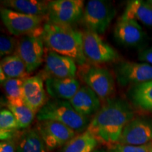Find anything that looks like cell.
Here are the masks:
<instances>
[{"label": "cell", "mask_w": 152, "mask_h": 152, "mask_svg": "<svg viewBox=\"0 0 152 152\" xmlns=\"http://www.w3.org/2000/svg\"><path fill=\"white\" fill-rule=\"evenodd\" d=\"M113 34L118 42L127 47L139 46L147 38V34L139 23L121 17L115 25Z\"/></svg>", "instance_id": "5bb4252c"}, {"label": "cell", "mask_w": 152, "mask_h": 152, "mask_svg": "<svg viewBox=\"0 0 152 152\" xmlns=\"http://www.w3.org/2000/svg\"><path fill=\"white\" fill-rule=\"evenodd\" d=\"M147 2L149 4V6L151 7V9H152V0H147Z\"/></svg>", "instance_id": "1f68e13d"}, {"label": "cell", "mask_w": 152, "mask_h": 152, "mask_svg": "<svg viewBox=\"0 0 152 152\" xmlns=\"http://www.w3.org/2000/svg\"><path fill=\"white\" fill-rule=\"evenodd\" d=\"M44 45L49 51L69 57L76 64L85 65L87 61L83 47V33L71 26H60L47 21L42 35Z\"/></svg>", "instance_id": "7a4b0ae2"}, {"label": "cell", "mask_w": 152, "mask_h": 152, "mask_svg": "<svg viewBox=\"0 0 152 152\" xmlns=\"http://www.w3.org/2000/svg\"><path fill=\"white\" fill-rule=\"evenodd\" d=\"M44 72L48 77L56 78H75L76 63L69 57L62 56L48 50L45 57Z\"/></svg>", "instance_id": "4fadbf2b"}, {"label": "cell", "mask_w": 152, "mask_h": 152, "mask_svg": "<svg viewBox=\"0 0 152 152\" xmlns=\"http://www.w3.org/2000/svg\"><path fill=\"white\" fill-rule=\"evenodd\" d=\"M151 147V143L143 146L125 145L117 143L110 147L109 152H149Z\"/></svg>", "instance_id": "83f0119b"}, {"label": "cell", "mask_w": 152, "mask_h": 152, "mask_svg": "<svg viewBox=\"0 0 152 152\" xmlns=\"http://www.w3.org/2000/svg\"><path fill=\"white\" fill-rule=\"evenodd\" d=\"M128 96L136 107L152 112V80L132 86Z\"/></svg>", "instance_id": "ffe728a7"}, {"label": "cell", "mask_w": 152, "mask_h": 152, "mask_svg": "<svg viewBox=\"0 0 152 152\" xmlns=\"http://www.w3.org/2000/svg\"><path fill=\"white\" fill-rule=\"evenodd\" d=\"M45 83L47 92L54 99L69 101L80 87L76 78L47 77Z\"/></svg>", "instance_id": "e0dca14e"}, {"label": "cell", "mask_w": 152, "mask_h": 152, "mask_svg": "<svg viewBox=\"0 0 152 152\" xmlns=\"http://www.w3.org/2000/svg\"><path fill=\"white\" fill-rule=\"evenodd\" d=\"M7 79V76H6V75L4 74V73L3 72L2 70L0 68V80H1V84H3L4 82Z\"/></svg>", "instance_id": "4dcf8cb0"}, {"label": "cell", "mask_w": 152, "mask_h": 152, "mask_svg": "<svg viewBox=\"0 0 152 152\" xmlns=\"http://www.w3.org/2000/svg\"><path fill=\"white\" fill-rule=\"evenodd\" d=\"M85 1L82 0H54L49 1L47 21L71 26L83 18Z\"/></svg>", "instance_id": "5b68a950"}, {"label": "cell", "mask_w": 152, "mask_h": 152, "mask_svg": "<svg viewBox=\"0 0 152 152\" xmlns=\"http://www.w3.org/2000/svg\"><path fill=\"white\" fill-rule=\"evenodd\" d=\"M48 149L37 129L24 132L16 145V152H47Z\"/></svg>", "instance_id": "44dd1931"}, {"label": "cell", "mask_w": 152, "mask_h": 152, "mask_svg": "<svg viewBox=\"0 0 152 152\" xmlns=\"http://www.w3.org/2000/svg\"><path fill=\"white\" fill-rule=\"evenodd\" d=\"M152 141V119L146 116L134 118L125 125L118 143L143 146Z\"/></svg>", "instance_id": "30bf717a"}, {"label": "cell", "mask_w": 152, "mask_h": 152, "mask_svg": "<svg viewBox=\"0 0 152 152\" xmlns=\"http://www.w3.org/2000/svg\"><path fill=\"white\" fill-rule=\"evenodd\" d=\"M7 107L16 117L20 129L29 127L35 118L36 113L26 105L23 100L8 102Z\"/></svg>", "instance_id": "cb8c5ba5"}, {"label": "cell", "mask_w": 152, "mask_h": 152, "mask_svg": "<svg viewBox=\"0 0 152 152\" xmlns=\"http://www.w3.org/2000/svg\"><path fill=\"white\" fill-rule=\"evenodd\" d=\"M2 22L9 33L14 36L30 35L42 27V23L47 16H35L17 12L7 8H1Z\"/></svg>", "instance_id": "8992f818"}, {"label": "cell", "mask_w": 152, "mask_h": 152, "mask_svg": "<svg viewBox=\"0 0 152 152\" xmlns=\"http://www.w3.org/2000/svg\"><path fill=\"white\" fill-rule=\"evenodd\" d=\"M4 8L17 12L35 16H47L49 1L39 0H4L1 1Z\"/></svg>", "instance_id": "ac0fdd59"}, {"label": "cell", "mask_w": 152, "mask_h": 152, "mask_svg": "<svg viewBox=\"0 0 152 152\" xmlns=\"http://www.w3.org/2000/svg\"><path fill=\"white\" fill-rule=\"evenodd\" d=\"M132 118L134 111L126 101L109 99L95 114L87 130L98 142L112 146L118 143L123 129Z\"/></svg>", "instance_id": "6da1fadb"}, {"label": "cell", "mask_w": 152, "mask_h": 152, "mask_svg": "<svg viewBox=\"0 0 152 152\" xmlns=\"http://www.w3.org/2000/svg\"><path fill=\"white\" fill-rule=\"evenodd\" d=\"M26 78H7L2 85L8 102L23 100V85Z\"/></svg>", "instance_id": "484cf974"}, {"label": "cell", "mask_w": 152, "mask_h": 152, "mask_svg": "<svg viewBox=\"0 0 152 152\" xmlns=\"http://www.w3.org/2000/svg\"><path fill=\"white\" fill-rule=\"evenodd\" d=\"M17 45L18 42L14 37L5 35H1L0 37V56L4 58L14 54L16 51Z\"/></svg>", "instance_id": "4316f807"}, {"label": "cell", "mask_w": 152, "mask_h": 152, "mask_svg": "<svg viewBox=\"0 0 152 152\" xmlns=\"http://www.w3.org/2000/svg\"><path fill=\"white\" fill-rule=\"evenodd\" d=\"M113 71L121 86H134L152 80V66L147 63L120 61L115 64Z\"/></svg>", "instance_id": "ba28073f"}, {"label": "cell", "mask_w": 152, "mask_h": 152, "mask_svg": "<svg viewBox=\"0 0 152 152\" xmlns=\"http://www.w3.org/2000/svg\"><path fill=\"white\" fill-rule=\"evenodd\" d=\"M69 102L77 113L85 117L96 113L101 109L100 98L88 86L80 87Z\"/></svg>", "instance_id": "2e32d148"}, {"label": "cell", "mask_w": 152, "mask_h": 152, "mask_svg": "<svg viewBox=\"0 0 152 152\" xmlns=\"http://www.w3.org/2000/svg\"><path fill=\"white\" fill-rule=\"evenodd\" d=\"M36 116L39 121H52L62 123L75 132H84L90 124L88 118L77 113L68 100L53 99L47 101Z\"/></svg>", "instance_id": "3957f363"}, {"label": "cell", "mask_w": 152, "mask_h": 152, "mask_svg": "<svg viewBox=\"0 0 152 152\" xmlns=\"http://www.w3.org/2000/svg\"><path fill=\"white\" fill-rule=\"evenodd\" d=\"M83 47L86 59L94 64L113 62L118 58L116 51L94 32H83Z\"/></svg>", "instance_id": "52a82bcc"}, {"label": "cell", "mask_w": 152, "mask_h": 152, "mask_svg": "<svg viewBox=\"0 0 152 152\" xmlns=\"http://www.w3.org/2000/svg\"><path fill=\"white\" fill-rule=\"evenodd\" d=\"M16 145L14 138L1 141L0 143V152H16Z\"/></svg>", "instance_id": "f1b7e54d"}, {"label": "cell", "mask_w": 152, "mask_h": 152, "mask_svg": "<svg viewBox=\"0 0 152 152\" xmlns=\"http://www.w3.org/2000/svg\"><path fill=\"white\" fill-rule=\"evenodd\" d=\"M121 18L131 19L148 27H152V9L147 1H129Z\"/></svg>", "instance_id": "d6986e66"}, {"label": "cell", "mask_w": 152, "mask_h": 152, "mask_svg": "<svg viewBox=\"0 0 152 152\" xmlns=\"http://www.w3.org/2000/svg\"><path fill=\"white\" fill-rule=\"evenodd\" d=\"M20 126L16 117L9 109H1L0 112V139L5 141L14 139Z\"/></svg>", "instance_id": "d4e9b609"}, {"label": "cell", "mask_w": 152, "mask_h": 152, "mask_svg": "<svg viewBox=\"0 0 152 152\" xmlns=\"http://www.w3.org/2000/svg\"><path fill=\"white\" fill-rule=\"evenodd\" d=\"M93 152H106V151H104V150H101V149H95L94 151Z\"/></svg>", "instance_id": "d6a6232c"}, {"label": "cell", "mask_w": 152, "mask_h": 152, "mask_svg": "<svg viewBox=\"0 0 152 152\" xmlns=\"http://www.w3.org/2000/svg\"><path fill=\"white\" fill-rule=\"evenodd\" d=\"M98 144L96 139L86 130L72 139L59 152H93Z\"/></svg>", "instance_id": "7402d4cb"}, {"label": "cell", "mask_w": 152, "mask_h": 152, "mask_svg": "<svg viewBox=\"0 0 152 152\" xmlns=\"http://www.w3.org/2000/svg\"><path fill=\"white\" fill-rule=\"evenodd\" d=\"M149 152H152V147H151V149H150V151H149Z\"/></svg>", "instance_id": "836d02e7"}, {"label": "cell", "mask_w": 152, "mask_h": 152, "mask_svg": "<svg viewBox=\"0 0 152 152\" xmlns=\"http://www.w3.org/2000/svg\"><path fill=\"white\" fill-rule=\"evenodd\" d=\"M44 45L42 37L35 35H23L18 42L15 54L24 62L28 74L41 66L45 54Z\"/></svg>", "instance_id": "9c48e42d"}, {"label": "cell", "mask_w": 152, "mask_h": 152, "mask_svg": "<svg viewBox=\"0 0 152 152\" xmlns=\"http://www.w3.org/2000/svg\"><path fill=\"white\" fill-rule=\"evenodd\" d=\"M115 15L113 4L104 0H90L84 8L83 22L86 30L98 35L104 34Z\"/></svg>", "instance_id": "277c9868"}, {"label": "cell", "mask_w": 152, "mask_h": 152, "mask_svg": "<svg viewBox=\"0 0 152 152\" xmlns=\"http://www.w3.org/2000/svg\"><path fill=\"white\" fill-rule=\"evenodd\" d=\"M0 68L7 78H27L28 73L26 65L18 55L14 54L1 60Z\"/></svg>", "instance_id": "603a6c76"}, {"label": "cell", "mask_w": 152, "mask_h": 152, "mask_svg": "<svg viewBox=\"0 0 152 152\" xmlns=\"http://www.w3.org/2000/svg\"><path fill=\"white\" fill-rule=\"evenodd\" d=\"M23 101L36 113L46 104V92L42 76L38 75L25 80L23 85Z\"/></svg>", "instance_id": "9a60e30c"}, {"label": "cell", "mask_w": 152, "mask_h": 152, "mask_svg": "<svg viewBox=\"0 0 152 152\" xmlns=\"http://www.w3.org/2000/svg\"><path fill=\"white\" fill-rule=\"evenodd\" d=\"M82 77L87 86L101 99H107L113 94L115 80L112 74L106 68L92 66L85 70Z\"/></svg>", "instance_id": "7c38bea8"}, {"label": "cell", "mask_w": 152, "mask_h": 152, "mask_svg": "<svg viewBox=\"0 0 152 152\" xmlns=\"http://www.w3.org/2000/svg\"><path fill=\"white\" fill-rule=\"evenodd\" d=\"M37 130L49 151L63 147L75 137V131L52 121H39Z\"/></svg>", "instance_id": "8fae6325"}, {"label": "cell", "mask_w": 152, "mask_h": 152, "mask_svg": "<svg viewBox=\"0 0 152 152\" xmlns=\"http://www.w3.org/2000/svg\"><path fill=\"white\" fill-rule=\"evenodd\" d=\"M138 59L141 62L147 63L152 66V47L144 49L139 53Z\"/></svg>", "instance_id": "f546056e"}]
</instances>
